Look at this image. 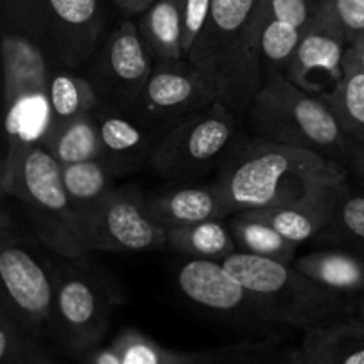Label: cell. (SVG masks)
Returning a JSON list of instances; mask_svg holds the SVG:
<instances>
[{"mask_svg":"<svg viewBox=\"0 0 364 364\" xmlns=\"http://www.w3.org/2000/svg\"><path fill=\"white\" fill-rule=\"evenodd\" d=\"M230 215L340 196L347 166L315 151L256 137L235 146L213 181Z\"/></svg>","mask_w":364,"mask_h":364,"instance_id":"obj_1","label":"cell"},{"mask_svg":"<svg viewBox=\"0 0 364 364\" xmlns=\"http://www.w3.org/2000/svg\"><path fill=\"white\" fill-rule=\"evenodd\" d=\"M263 13L265 0H212L208 20L185 57L235 114L251 109L263 84Z\"/></svg>","mask_w":364,"mask_h":364,"instance_id":"obj_2","label":"cell"},{"mask_svg":"<svg viewBox=\"0 0 364 364\" xmlns=\"http://www.w3.org/2000/svg\"><path fill=\"white\" fill-rule=\"evenodd\" d=\"M0 188L23 205L39 240L70 262H87L80 220L63 183V167L41 144H7Z\"/></svg>","mask_w":364,"mask_h":364,"instance_id":"obj_3","label":"cell"},{"mask_svg":"<svg viewBox=\"0 0 364 364\" xmlns=\"http://www.w3.org/2000/svg\"><path fill=\"white\" fill-rule=\"evenodd\" d=\"M249 110L259 139L309 149L347 166L354 141L343 132L329 103L299 87L284 73L263 78Z\"/></svg>","mask_w":364,"mask_h":364,"instance_id":"obj_4","label":"cell"},{"mask_svg":"<svg viewBox=\"0 0 364 364\" xmlns=\"http://www.w3.org/2000/svg\"><path fill=\"white\" fill-rule=\"evenodd\" d=\"M223 265L255 297L267 322L306 333L347 315L350 302L323 290L291 263L235 251Z\"/></svg>","mask_w":364,"mask_h":364,"instance_id":"obj_5","label":"cell"},{"mask_svg":"<svg viewBox=\"0 0 364 364\" xmlns=\"http://www.w3.org/2000/svg\"><path fill=\"white\" fill-rule=\"evenodd\" d=\"M14 31L45 45L63 66L92 59L103 28L100 0H0Z\"/></svg>","mask_w":364,"mask_h":364,"instance_id":"obj_6","label":"cell"},{"mask_svg":"<svg viewBox=\"0 0 364 364\" xmlns=\"http://www.w3.org/2000/svg\"><path fill=\"white\" fill-rule=\"evenodd\" d=\"M235 134V112L217 100L188 114L160 137L149 164L164 180H188L228 156Z\"/></svg>","mask_w":364,"mask_h":364,"instance_id":"obj_7","label":"cell"},{"mask_svg":"<svg viewBox=\"0 0 364 364\" xmlns=\"http://www.w3.org/2000/svg\"><path fill=\"white\" fill-rule=\"evenodd\" d=\"M52 276V322L60 345L73 354L91 350L109 329L114 294L103 279L85 270V263L71 262Z\"/></svg>","mask_w":364,"mask_h":364,"instance_id":"obj_8","label":"cell"},{"mask_svg":"<svg viewBox=\"0 0 364 364\" xmlns=\"http://www.w3.org/2000/svg\"><path fill=\"white\" fill-rule=\"evenodd\" d=\"M141 188H114L82 224L89 252H144L167 245V233L148 212Z\"/></svg>","mask_w":364,"mask_h":364,"instance_id":"obj_9","label":"cell"},{"mask_svg":"<svg viewBox=\"0 0 364 364\" xmlns=\"http://www.w3.org/2000/svg\"><path fill=\"white\" fill-rule=\"evenodd\" d=\"M153 68L155 59L146 48L139 27L130 20L123 21L107 39L92 68V85L98 91L100 105L132 112Z\"/></svg>","mask_w":364,"mask_h":364,"instance_id":"obj_10","label":"cell"},{"mask_svg":"<svg viewBox=\"0 0 364 364\" xmlns=\"http://www.w3.org/2000/svg\"><path fill=\"white\" fill-rule=\"evenodd\" d=\"M2 308L39 341L53 315V276L21 245L4 240L0 249Z\"/></svg>","mask_w":364,"mask_h":364,"instance_id":"obj_11","label":"cell"},{"mask_svg":"<svg viewBox=\"0 0 364 364\" xmlns=\"http://www.w3.org/2000/svg\"><path fill=\"white\" fill-rule=\"evenodd\" d=\"M217 102L212 89L187 60L155 63L137 107L132 114L149 127L181 121L201 107Z\"/></svg>","mask_w":364,"mask_h":364,"instance_id":"obj_12","label":"cell"},{"mask_svg":"<svg viewBox=\"0 0 364 364\" xmlns=\"http://www.w3.org/2000/svg\"><path fill=\"white\" fill-rule=\"evenodd\" d=\"M348 48L350 41L343 31L318 9L302 34L287 77L304 91L327 98L343 78Z\"/></svg>","mask_w":364,"mask_h":364,"instance_id":"obj_13","label":"cell"},{"mask_svg":"<svg viewBox=\"0 0 364 364\" xmlns=\"http://www.w3.org/2000/svg\"><path fill=\"white\" fill-rule=\"evenodd\" d=\"M181 294L199 308L224 316H258V302L235 279L223 262L191 258L178 272Z\"/></svg>","mask_w":364,"mask_h":364,"instance_id":"obj_14","label":"cell"},{"mask_svg":"<svg viewBox=\"0 0 364 364\" xmlns=\"http://www.w3.org/2000/svg\"><path fill=\"white\" fill-rule=\"evenodd\" d=\"M102 142V160L116 176L137 169L151 160L160 139L151 134V127L142 119H134L128 110L98 105L95 110Z\"/></svg>","mask_w":364,"mask_h":364,"instance_id":"obj_15","label":"cell"},{"mask_svg":"<svg viewBox=\"0 0 364 364\" xmlns=\"http://www.w3.org/2000/svg\"><path fill=\"white\" fill-rule=\"evenodd\" d=\"M0 52L6 107L46 96L52 71L46 63L45 50L36 39L18 31H6Z\"/></svg>","mask_w":364,"mask_h":364,"instance_id":"obj_16","label":"cell"},{"mask_svg":"<svg viewBox=\"0 0 364 364\" xmlns=\"http://www.w3.org/2000/svg\"><path fill=\"white\" fill-rule=\"evenodd\" d=\"M114 345L119 350L123 364H228L244 363L258 358L272 348V341H244L224 348L205 352L167 350L137 331H124Z\"/></svg>","mask_w":364,"mask_h":364,"instance_id":"obj_17","label":"cell"},{"mask_svg":"<svg viewBox=\"0 0 364 364\" xmlns=\"http://www.w3.org/2000/svg\"><path fill=\"white\" fill-rule=\"evenodd\" d=\"M148 212L160 226L169 230L228 217L226 205L215 183L180 187L148 199Z\"/></svg>","mask_w":364,"mask_h":364,"instance_id":"obj_18","label":"cell"},{"mask_svg":"<svg viewBox=\"0 0 364 364\" xmlns=\"http://www.w3.org/2000/svg\"><path fill=\"white\" fill-rule=\"evenodd\" d=\"M291 265L323 290L348 302L364 294V258L358 252L331 245L299 256Z\"/></svg>","mask_w":364,"mask_h":364,"instance_id":"obj_19","label":"cell"},{"mask_svg":"<svg viewBox=\"0 0 364 364\" xmlns=\"http://www.w3.org/2000/svg\"><path fill=\"white\" fill-rule=\"evenodd\" d=\"M340 196L318 199V201L297 203V205L276 206V208L256 210V212L244 213L270 224L284 238L301 245L304 242L313 240V238H318L322 231L329 226Z\"/></svg>","mask_w":364,"mask_h":364,"instance_id":"obj_20","label":"cell"},{"mask_svg":"<svg viewBox=\"0 0 364 364\" xmlns=\"http://www.w3.org/2000/svg\"><path fill=\"white\" fill-rule=\"evenodd\" d=\"M302 350L323 364H364V326L340 318L304 333Z\"/></svg>","mask_w":364,"mask_h":364,"instance_id":"obj_21","label":"cell"},{"mask_svg":"<svg viewBox=\"0 0 364 364\" xmlns=\"http://www.w3.org/2000/svg\"><path fill=\"white\" fill-rule=\"evenodd\" d=\"M100 105V96L91 80L66 70L52 71L46 91L48 121L46 130H55L78 117L89 116Z\"/></svg>","mask_w":364,"mask_h":364,"instance_id":"obj_22","label":"cell"},{"mask_svg":"<svg viewBox=\"0 0 364 364\" xmlns=\"http://www.w3.org/2000/svg\"><path fill=\"white\" fill-rule=\"evenodd\" d=\"M137 27L155 63H180L185 59L178 0H155L142 13Z\"/></svg>","mask_w":364,"mask_h":364,"instance_id":"obj_23","label":"cell"},{"mask_svg":"<svg viewBox=\"0 0 364 364\" xmlns=\"http://www.w3.org/2000/svg\"><path fill=\"white\" fill-rule=\"evenodd\" d=\"M60 167H63L64 188L82 226L114 191L116 174L100 159L66 164Z\"/></svg>","mask_w":364,"mask_h":364,"instance_id":"obj_24","label":"cell"},{"mask_svg":"<svg viewBox=\"0 0 364 364\" xmlns=\"http://www.w3.org/2000/svg\"><path fill=\"white\" fill-rule=\"evenodd\" d=\"M167 247L188 258L223 262L237 251L230 224L223 219L205 220L167 231Z\"/></svg>","mask_w":364,"mask_h":364,"instance_id":"obj_25","label":"cell"},{"mask_svg":"<svg viewBox=\"0 0 364 364\" xmlns=\"http://www.w3.org/2000/svg\"><path fill=\"white\" fill-rule=\"evenodd\" d=\"M39 144L60 166L85 162V160H102V142H100L95 112L78 117L55 130L45 132Z\"/></svg>","mask_w":364,"mask_h":364,"instance_id":"obj_26","label":"cell"},{"mask_svg":"<svg viewBox=\"0 0 364 364\" xmlns=\"http://www.w3.org/2000/svg\"><path fill=\"white\" fill-rule=\"evenodd\" d=\"M323 100L336 114L345 134L354 142H364V70L350 48L345 59L343 78Z\"/></svg>","mask_w":364,"mask_h":364,"instance_id":"obj_27","label":"cell"},{"mask_svg":"<svg viewBox=\"0 0 364 364\" xmlns=\"http://www.w3.org/2000/svg\"><path fill=\"white\" fill-rule=\"evenodd\" d=\"M228 224L233 233L237 251L277 259L283 263L295 262V252H297L299 245L284 238L270 224L263 223L256 217L245 215V213H237Z\"/></svg>","mask_w":364,"mask_h":364,"instance_id":"obj_28","label":"cell"},{"mask_svg":"<svg viewBox=\"0 0 364 364\" xmlns=\"http://www.w3.org/2000/svg\"><path fill=\"white\" fill-rule=\"evenodd\" d=\"M316 240L348 249L364 258V188L361 192L345 188L338 199L331 224Z\"/></svg>","mask_w":364,"mask_h":364,"instance_id":"obj_29","label":"cell"},{"mask_svg":"<svg viewBox=\"0 0 364 364\" xmlns=\"http://www.w3.org/2000/svg\"><path fill=\"white\" fill-rule=\"evenodd\" d=\"M302 34H304V31L294 27V25L263 18L262 36H259L263 78L270 73L287 75L299 48Z\"/></svg>","mask_w":364,"mask_h":364,"instance_id":"obj_30","label":"cell"},{"mask_svg":"<svg viewBox=\"0 0 364 364\" xmlns=\"http://www.w3.org/2000/svg\"><path fill=\"white\" fill-rule=\"evenodd\" d=\"M36 341L21 323L0 306V364H27Z\"/></svg>","mask_w":364,"mask_h":364,"instance_id":"obj_31","label":"cell"},{"mask_svg":"<svg viewBox=\"0 0 364 364\" xmlns=\"http://www.w3.org/2000/svg\"><path fill=\"white\" fill-rule=\"evenodd\" d=\"M320 9L343 31L350 43L364 36V0H320Z\"/></svg>","mask_w":364,"mask_h":364,"instance_id":"obj_32","label":"cell"},{"mask_svg":"<svg viewBox=\"0 0 364 364\" xmlns=\"http://www.w3.org/2000/svg\"><path fill=\"white\" fill-rule=\"evenodd\" d=\"M318 9L320 0H265L263 18L284 21L306 32Z\"/></svg>","mask_w":364,"mask_h":364,"instance_id":"obj_33","label":"cell"},{"mask_svg":"<svg viewBox=\"0 0 364 364\" xmlns=\"http://www.w3.org/2000/svg\"><path fill=\"white\" fill-rule=\"evenodd\" d=\"M181 16V34H183V52L187 57L188 50L194 46L196 39L201 34L208 20L212 0H178Z\"/></svg>","mask_w":364,"mask_h":364,"instance_id":"obj_34","label":"cell"},{"mask_svg":"<svg viewBox=\"0 0 364 364\" xmlns=\"http://www.w3.org/2000/svg\"><path fill=\"white\" fill-rule=\"evenodd\" d=\"M347 167L354 174L358 183L364 188V142H354L350 156H348Z\"/></svg>","mask_w":364,"mask_h":364,"instance_id":"obj_35","label":"cell"},{"mask_svg":"<svg viewBox=\"0 0 364 364\" xmlns=\"http://www.w3.org/2000/svg\"><path fill=\"white\" fill-rule=\"evenodd\" d=\"M85 364H123L119 350H117L116 345H110L107 348H100L91 354V358L85 361Z\"/></svg>","mask_w":364,"mask_h":364,"instance_id":"obj_36","label":"cell"},{"mask_svg":"<svg viewBox=\"0 0 364 364\" xmlns=\"http://www.w3.org/2000/svg\"><path fill=\"white\" fill-rule=\"evenodd\" d=\"M123 13L127 14H142L155 0H112Z\"/></svg>","mask_w":364,"mask_h":364,"instance_id":"obj_37","label":"cell"},{"mask_svg":"<svg viewBox=\"0 0 364 364\" xmlns=\"http://www.w3.org/2000/svg\"><path fill=\"white\" fill-rule=\"evenodd\" d=\"M277 364H323V363L313 359L311 355H308L301 347H299L297 350L287 352Z\"/></svg>","mask_w":364,"mask_h":364,"instance_id":"obj_38","label":"cell"},{"mask_svg":"<svg viewBox=\"0 0 364 364\" xmlns=\"http://www.w3.org/2000/svg\"><path fill=\"white\" fill-rule=\"evenodd\" d=\"M347 318H352V320H358L359 323H363L364 326V294L359 295V297L352 299L350 304H348L347 308Z\"/></svg>","mask_w":364,"mask_h":364,"instance_id":"obj_39","label":"cell"},{"mask_svg":"<svg viewBox=\"0 0 364 364\" xmlns=\"http://www.w3.org/2000/svg\"><path fill=\"white\" fill-rule=\"evenodd\" d=\"M27 364H57L53 361L52 358H50L48 354H46L45 350L41 348V345H36L34 350H32L31 358H28V363Z\"/></svg>","mask_w":364,"mask_h":364,"instance_id":"obj_40","label":"cell"},{"mask_svg":"<svg viewBox=\"0 0 364 364\" xmlns=\"http://www.w3.org/2000/svg\"><path fill=\"white\" fill-rule=\"evenodd\" d=\"M350 50H352V53H354L355 59H358V63L361 64V68L364 70V36L363 38H359L358 41L350 43Z\"/></svg>","mask_w":364,"mask_h":364,"instance_id":"obj_41","label":"cell"}]
</instances>
